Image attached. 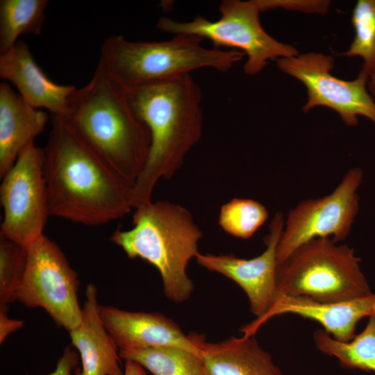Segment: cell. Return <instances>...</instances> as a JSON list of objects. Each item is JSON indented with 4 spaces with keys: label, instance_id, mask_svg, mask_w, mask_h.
<instances>
[{
    "label": "cell",
    "instance_id": "6da1fadb",
    "mask_svg": "<svg viewBox=\"0 0 375 375\" xmlns=\"http://www.w3.org/2000/svg\"><path fill=\"white\" fill-rule=\"evenodd\" d=\"M44 173L50 216L99 226L132 209L133 185L110 167L66 118L51 115Z\"/></svg>",
    "mask_w": 375,
    "mask_h": 375
},
{
    "label": "cell",
    "instance_id": "7a4b0ae2",
    "mask_svg": "<svg viewBox=\"0 0 375 375\" xmlns=\"http://www.w3.org/2000/svg\"><path fill=\"white\" fill-rule=\"evenodd\" d=\"M131 104L151 138L144 167L132 193L133 209L151 202L157 182L172 178L199 143L201 92L190 74L128 90Z\"/></svg>",
    "mask_w": 375,
    "mask_h": 375
},
{
    "label": "cell",
    "instance_id": "3957f363",
    "mask_svg": "<svg viewBox=\"0 0 375 375\" xmlns=\"http://www.w3.org/2000/svg\"><path fill=\"white\" fill-rule=\"evenodd\" d=\"M83 140L133 187L147 162L151 138L137 115L128 90L100 65L76 88L66 117Z\"/></svg>",
    "mask_w": 375,
    "mask_h": 375
},
{
    "label": "cell",
    "instance_id": "277c9868",
    "mask_svg": "<svg viewBox=\"0 0 375 375\" xmlns=\"http://www.w3.org/2000/svg\"><path fill=\"white\" fill-rule=\"evenodd\" d=\"M133 227L115 230L110 240L130 258H142L159 272L165 295L175 303L188 300L194 283L187 274L199 253L203 232L185 207L168 201L151 202L135 209Z\"/></svg>",
    "mask_w": 375,
    "mask_h": 375
},
{
    "label": "cell",
    "instance_id": "5b68a950",
    "mask_svg": "<svg viewBox=\"0 0 375 375\" xmlns=\"http://www.w3.org/2000/svg\"><path fill=\"white\" fill-rule=\"evenodd\" d=\"M203 40L188 34L153 42L112 35L103 42L99 64L128 90L201 68L225 73L245 56L238 50L206 48Z\"/></svg>",
    "mask_w": 375,
    "mask_h": 375
},
{
    "label": "cell",
    "instance_id": "8992f818",
    "mask_svg": "<svg viewBox=\"0 0 375 375\" xmlns=\"http://www.w3.org/2000/svg\"><path fill=\"white\" fill-rule=\"evenodd\" d=\"M354 249L329 238L311 240L277 267V294L322 302L350 301L370 294Z\"/></svg>",
    "mask_w": 375,
    "mask_h": 375
},
{
    "label": "cell",
    "instance_id": "52a82bcc",
    "mask_svg": "<svg viewBox=\"0 0 375 375\" xmlns=\"http://www.w3.org/2000/svg\"><path fill=\"white\" fill-rule=\"evenodd\" d=\"M219 10L221 15L215 21L201 15L187 22L163 17L156 26L160 31L174 35L188 34L208 39L214 48L242 51L247 56L243 69L249 76L259 74L270 60L299 53L295 47L276 40L265 31L256 0H224Z\"/></svg>",
    "mask_w": 375,
    "mask_h": 375
},
{
    "label": "cell",
    "instance_id": "ba28073f",
    "mask_svg": "<svg viewBox=\"0 0 375 375\" xmlns=\"http://www.w3.org/2000/svg\"><path fill=\"white\" fill-rule=\"evenodd\" d=\"M26 252L16 301L28 308H42L68 332L75 328L82 317L76 271L58 245L44 235L26 247Z\"/></svg>",
    "mask_w": 375,
    "mask_h": 375
},
{
    "label": "cell",
    "instance_id": "9c48e42d",
    "mask_svg": "<svg viewBox=\"0 0 375 375\" xmlns=\"http://www.w3.org/2000/svg\"><path fill=\"white\" fill-rule=\"evenodd\" d=\"M44 149L26 147L1 178L0 237L24 247L43 234L50 216L44 173Z\"/></svg>",
    "mask_w": 375,
    "mask_h": 375
},
{
    "label": "cell",
    "instance_id": "30bf717a",
    "mask_svg": "<svg viewBox=\"0 0 375 375\" xmlns=\"http://www.w3.org/2000/svg\"><path fill=\"white\" fill-rule=\"evenodd\" d=\"M362 178L360 167L351 169L331 193L304 200L289 211L277 247L278 265L311 240L329 238L338 243L348 237L358 212L357 192Z\"/></svg>",
    "mask_w": 375,
    "mask_h": 375
},
{
    "label": "cell",
    "instance_id": "8fae6325",
    "mask_svg": "<svg viewBox=\"0 0 375 375\" xmlns=\"http://www.w3.org/2000/svg\"><path fill=\"white\" fill-rule=\"evenodd\" d=\"M277 67L301 82L308 99L302 107L308 112L318 106L335 111L348 126H356L362 116L375 125V101L369 92V76L360 72L351 81L331 74L334 58L322 53L308 52L276 60Z\"/></svg>",
    "mask_w": 375,
    "mask_h": 375
},
{
    "label": "cell",
    "instance_id": "7c38bea8",
    "mask_svg": "<svg viewBox=\"0 0 375 375\" xmlns=\"http://www.w3.org/2000/svg\"><path fill=\"white\" fill-rule=\"evenodd\" d=\"M284 224L283 215L276 214L269 225V233L265 238L266 249L255 258L244 259L233 254L200 253L196 257L199 265L231 279L244 291L251 311L256 319L269 310L277 295V247Z\"/></svg>",
    "mask_w": 375,
    "mask_h": 375
},
{
    "label": "cell",
    "instance_id": "4fadbf2b",
    "mask_svg": "<svg viewBox=\"0 0 375 375\" xmlns=\"http://www.w3.org/2000/svg\"><path fill=\"white\" fill-rule=\"evenodd\" d=\"M294 314L319 323L333 338L348 342L355 336L358 322L375 314V293L356 299L322 303L304 297L277 294L269 310L242 328L243 335L253 336L271 318Z\"/></svg>",
    "mask_w": 375,
    "mask_h": 375
},
{
    "label": "cell",
    "instance_id": "5bb4252c",
    "mask_svg": "<svg viewBox=\"0 0 375 375\" xmlns=\"http://www.w3.org/2000/svg\"><path fill=\"white\" fill-rule=\"evenodd\" d=\"M99 312L119 350L176 346L201 354L199 335H185L174 321L161 313L101 305Z\"/></svg>",
    "mask_w": 375,
    "mask_h": 375
},
{
    "label": "cell",
    "instance_id": "9a60e30c",
    "mask_svg": "<svg viewBox=\"0 0 375 375\" xmlns=\"http://www.w3.org/2000/svg\"><path fill=\"white\" fill-rule=\"evenodd\" d=\"M0 77L10 82L31 106L47 109L53 116L66 118L70 98L76 88L57 84L44 74L35 60L28 44L18 40L0 53Z\"/></svg>",
    "mask_w": 375,
    "mask_h": 375
},
{
    "label": "cell",
    "instance_id": "2e32d148",
    "mask_svg": "<svg viewBox=\"0 0 375 375\" xmlns=\"http://www.w3.org/2000/svg\"><path fill=\"white\" fill-rule=\"evenodd\" d=\"M79 325L69 331L72 345L78 350L81 368L75 375H124L119 349L100 317V304L94 285H88Z\"/></svg>",
    "mask_w": 375,
    "mask_h": 375
},
{
    "label": "cell",
    "instance_id": "e0dca14e",
    "mask_svg": "<svg viewBox=\"0 0 375 375\" xmlns=\"http://www.w3.org/2000/svg\"><path fill=\"white\" fill-rule=\"evenodd\" d=\"M48 114L26 103L6 81L0 83V177L44 130Z\"/></svg>",
    "mask_w": 375,
    "mask_h": 375
},
{
    "label": "cell",
    "instance_id": "ac0fdd59",
    "mask_svg": "<svg viewBox=\"0 0 375 375\" xmlns=\"http://www.w3.org/2000/svg\"><path fill=\"white\" fill-rule=\"evenodd\" d=\"M253 336L231 337L216 343L206 342L199 336L205 374L283 375Z\"/></svg>",
    "mask_w": 375,
    "mask_h": 375
},
{
    "label": "cell",
    "instance_id": "d6986e66",
    "mask_svg": "<svg viewBox=\"0 0 375 375\" xmlns=\"http://www.w3.org/2000/svg\"><path fill=\"white\" fill-rule=\"evenodd\" d=\"M119 356L153 375H206L201 354L176 346L123 349Z\"/></svg>",
    "mask_w": 375,
    "mask_h": 375
},
{
    "label": "cell",
    "instance_id": "ffe728a7",
    "mask_svg": "<svg viewBox=\"0 0 375 375\" xmlns=\"http://www.w3.org/2000/svg\"><path fill=\"white\" fill-rule=\"evenodd\" d=\"M323 353L335 357L344 367L375 372V314L369 317L364 330L348 342L333 338L323 329L313 335Z\"/></svg>",
    "mask_w": 375,
    "mask_h": 375
},
{
    "label": "cell",
    "instance_id": "44dd1931",
    "mask_svg": "<svg viewBox=\"0 0 375 375\" xmlns=\"http://www.w3.org/2000/svg\"><path fill=\"white\" fill-rule=\"evenodd\" d=\"M47 0L0 1V53L13 47L23 34L40 35Z\"/></svg>",
    "mask_w": 375,
    "mask_h": 375
},
{
    "label": "cell",
    "instance_id": "7402d4cb",
    "mask_svg": "<svg viewBox=\"0 0 375 375\" xmlns=\"http://www.w3.org/2000/svg\"><path fill=\"white\" fill-rule=\"evenodd\" d=\"M268 216L267 208L259 201L234 198L222 206L218 222L229 235L247 240L264 224Z\"/></svg>",
    "mask_w": 375,
    "mask_h": 375
},
{
    "label": "cell",
    "instance_id": "603a6c76",
    "mask_svg": "<svg viewBox=\"0 0 375 375\" xmlns=\"http://www.w3.org/2000/svg\"><path fill=\"white\" fill-rule=\"evenodd\" d=\"M354 37L341 55L362 60L361 72L369 76L375 68V0H358L353 9Z\"/></svg>",
    "mask_w": 375,
    "mask_h": 375
},
{
    "label": "cell",
    "instance_id": "cb8c5ba5",
    "mask_svg": "<svg viewBox=\"0 0 375 375\" xmlns=\"http://www.w3.org/2000/svg\"><path fill=\"white\" fill-rule=\"evenodd\" d=\"M26 260V247L0 237V303L16 301Z\"/></svg>",
    "mask_w": 375,
    "mask_h": 375
},
{
    "label": "cell",
    "instance_id": "d4e9b609",
    "mask_svg": "<svg viewBox=\"0 0 375 375\" xmlns=\"http://www.w3.org/2000/svg\"><path fill=\"white\" fill-rule=\"evenodd\" d=\"M261 12L284 9L307 14L324 15L328 12L331 1L328 0H256Z\"/></svg>",
    "mask_w": 375,
    "mask_h": 375
},
{
    "label": "cell",
    "instance_id": "484cf974",
    "mask_svg": "<svg viewBox=\"0 0 375 375\" xmlns=\"http://www.w3.org/2000/svg\"><path fill=\"white\" fill-rule=\"evenodd\" d=\"M8 306L0 303V344H2L11 334L22 328L24 320L12 319L8 317Z\"/></svg>",
    "mask_w": 375,
    "mask_h": 375
},
{
    "label": "cell",
    "instance_id": "4316f807",
    "mask_svg": "<svg viewBox=\"0 0 375 375\" xmlns=\"http://www.w3.org/2000/svg\"><path fill=\"white\" fill-rule=\"evenodd\" d=\"M78 360V356L75 351L67 347L58 359L55 370L48 375H73L72 372L76 370Z\"/></svg>",
    "mask_w": 375,
    "mask_h": 375
},
{
    "label": "cell",
    "instance_id": "83f0119b",
    "mask_svg": "<svg viewBox=\"0 0 375 375\" xmlns=\"http://www.w3.org/2000/svg\"><path fill=\"white\" fill-rule=\"evenodd\" d=\"M124 375H147L146 369L138 363L126 360Z\"/></svg>",
    "mask_w": 375,
    "mask_h": 375
},
{
    "label": "cell",
    "instance_id": "f1b7e54d",
    "mask_svg": "<svg viewBox=\"0 0 375 375\" xmlns=\"http://www.w3.org/2000/svg\"><path fill=\"white\" fill-rule=\"evenodd\" d=\"M367 87L369 93L375 101V68L369 76Z\"/></svg>",
    "mask_w": 375,
    "mask_h": 375
}]
</instances>
